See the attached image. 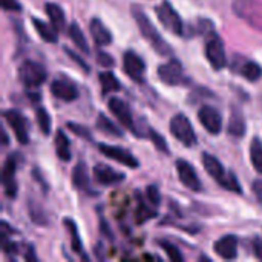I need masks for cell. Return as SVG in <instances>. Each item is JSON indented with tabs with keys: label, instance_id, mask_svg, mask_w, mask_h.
I'll return each instance as SVG.
<instances>
[{
	"label": "cell",
	"instance_id": "1",
	"mask_svg": "<svg viewBox=\"0 0 262 262\" xmlns=\"http://www.w3.org/2000/svg\"><path fill=\"white\" fill-rule=\"evenodd\" d=\"M132 15L143 34V37L150 43V46L160 54V55H170L172 54V48L167 45V41L158 34L157 28L152 25V21L147 18V15L143 12L141 8L138 6H132Z\"/></svg>",
	"mask_w": 262,
	"mask_h": 262
},
{
	"label": "cell",
	"instance_id": "2",
	"mask_svg": "<svg viewBox=\"0 0 262 262\" xmlns=\"http://www.w3.org/2000/svg\"><path fill=\"white\" fill-rule=\"evenodd\" d=\"M203 164H204V169L207 170V173L218 184H221L226 190H230V192H235V193L243 192L236 177L232 172H227L216 157H213L210 154H204L203 155Z\"/></svg>",
	"mask_w": 262,
	"mask_h": 262
},
{
	"label": "cell",
	"instance_id": "3",
	"mask_svg": "<svg viewBox=\"0 0 262 262\" xmlns=\"http://www.w3.org/2000/svg\"><path fill=\"white\" fill-rule=\"evenodd\" d=\"M233 12L255 29L262 31V3L258 0H233Z\"/></svg>",
	"mask_w": 262,
	"mask_h": 262
},
{
	"label": "cell",
	"instance_id": "4",
	"mask_svg": "<svg viewBox=\"0 0 262 262\" xmlns=\"http://www.w3.org/2000/svg\"><path fill=\"white\" fill-rule=\"evenodd\" d=\"M18 78L23 86L34 89V88L41 86L46 81L48 74H46V69L40 63L26 60L18 69Z\"/></svg>",
	"mask_w": 262,
	"mask_h": 262
},
{
	"label": "cell",
	"instance_id": "5",
	"mask_svg": "<svg viewBox=\"0 0 262 262\" xmlns=\"http://www.w3.org/2000/svg\"><path fill=\"white\" fill-rule=\"evenodd\" d=\"M206 57L210 61V64L213 66V69H216V71L226 68V64H227L224 43H223L221 37L213 31L209 32V37L206 41Z\"/></svg>",
	"mask_w": 262,
	"mask_h": 262
},
{
	"label": "cell",
	"instance_id": "6",
	"mask_svg": "<svg viewBox=\"0 0 262 262\" xmlns=\"http://www.w3.org/2000/svg\"><path fill=\"white\" fill-rule=\"evenodd\" d=\"M170 132L181 144H184L187 147L196 144V134H195L189 118L184 117L183 114H178L170 120Z\"/></svg>",
	"mask_w": 262,
	"mask_h": 262
},
{
	"label": "cell",
	"instance_id": "7",
	"mask_svg": "<svg viewBox=\"0 0 262 262\" xmlns=\"http://www.w3.org/2000/svg\"><path fill=\"white\" fill-rule=\"evenodd\" d=\"M155 12L163 23L164 28H167L170 32L177 35H184V25L180 17V14L173 9V6L169 2H163L160 6L155 8Z\"/></svg>",
	"mask_w": 262,
	"mask_h": 262
},
{
	"label": "cell",
	"instance_id": "8",
	"mask_svg": "<svg viewBox=\"0 0 262 262\" xmlns=\"http://www.w3.org/2000/svg\"><path fill=\"white\" fill-rule=\"evenodd\" d=\"M107 106H109V111L118 118V121H120L124 127L130 129L134 134H138V130H137V127H135V123H134L132 111H130L129 104H127L124 100L114 97V98L109 100V104H107Z\"/></svg>",
	"mask_w": 262,
	"mask_h": 262
},
{
	"label": "cell",
	"instance_id": "9",
	"mask_svg": "<svg viewBox=\"0 0 262 262\" xmlns=\"http://www.w3.org/2000/svg\"><path fill=\"white\" fill-rule=\"evenodd\" d=\"M158 77L163 83L170 84V86L183 84L184 83V72H183L181 63L178 60H170V61L161 64L158 68Z\"/></svg>",
	"mask_w": 262,
	"mask_h": 262
},
{
	"label": "cell",
	"instance_id": "10",
	"mask_svg": "<svg viewBox=\"0 0 262 262\" xmlns=\"http://www.w3.org/2000/svg\"><path fill=\"white\" fill-rule=\"evenodd\" d=\"M123 66H124V72L130 77V80L138 83L143 81L146 72V63L137 52L127 51L123 57Z\"/></svg>",
	"mask_w": 262,
	"mask_h": 262
},
{
	"label": "cell",
	"instance_id": "11",
	"mask_svg": "<svg viewBox=\"0 0 262 262\" xmlns=\"http://www.w3.org/2000/svg\"><path fill=\"white\" fill-rule=\"evenodd\" d=\"M198 118H200V123L204 126V129L209 134L216 135L221 132L223 118H221V114L218 112V109H215L213 106H203L198 111Z\"/></svg>",
	"mask_w": 262,
	"mask_h": 262
},
{
	"label": "cell",
	"instance_id": "12",
	"mask_svg": "<svg viewBox=\"0 0 262 262\" xmlns=\"http://www.w3.org/2000/svg\"><path fill=\"white\" fill-rule=\"evenodd\" d=\"M232 71H235L236 74L246 77V78L250 80V81H256V80H259L262 77L261 66H259L258 63H255V61L246 58V57H241V55H236V57L233 58Z\"/></svg>",
	"mask_w": 262,
	"mask_h": 262
},
{
	"label": "cell",
	"instance_id": "13",
	"mask_svg": "<svg viewBox=\"0 0 262 262\" xmlns=\"http://www.w3.org/2000/svg\"><path fill=\"white\" fill-rule=\"evenodd\" d=\"M100 152L114 160V161H118L120 164H124L130 169H137L138 167V160L126 149H121V147H117V146H109V144H100L98 146Z\"/></svg>",
	"mask_w": 262,
	"mask_h": 262
},
{
	"label": "cell",
	"instance_id": "14",
	"mask_svg": "<svg viewBox=\"0 0 262 262\" xmlns=\"http://www.w3.org/2000/svg\"><path fill=\"white\" fill-rule=\"evenodd\" d=\"M5 120L8 121V124L12 127L18 143L21 144H28L29 143V135H28V123L23 118V115L18 111H6L5 112Z\"/></svg>",
	"mask_w": 262,
	"mask_h": 262
},
{
	"label": "cell",
	"instance_id": "15",
	"mask_svg": "<svg viewBox=\"0 0 262 262\" xmlns=\"http://www.w3.org/2000/svg\"><path fill=\"white\" fill-rule=\"evenodd\" d=\"M15 169H17V161L15 157L11 155L2 169V183H3V189L6 196L14 198L17 195V183H15Z\"/></svg>",
	"mask_w": 262,
	"mask_h": 262
},
{
	"label": "cell",
	"instance_id": "16",
	"mask_svg": "<svg viewBox=\"0 0 262 262\" xmlns=\"http://www.w3.org/2000/svg\"><path fill=\"white\" fill-rule=\"evenodd\" d=\"M177 170H178V177L180 181L190 190L193 192H200L201 190V181L196 175V170L192 167L190 163L184 161V160H178L177 161Z\"/></svg>",
	"mask_w": 262,
	"mask_h": 262
},
{
	"label": "cell",
	"instance_id": "17",
	"mask_svg": "<svg viewBox=\"0 0 262 262\" xmlns=\"http://www.w3.org/2000/svg\"><path fill=\"white\" fill-rule=\"evenodd\" d=\"M51 92L54 97L63 100V101H74L78 97V91L77 86L68 80V78H57L51 83Z\"/></svg>",
	"mask_w": 262,
	"mask_h": 262
},
{
	"label": "cell",
	"instance_id": "18",
	"mask_svg": "<svg viewBox=\"0 0 262 262\" xmlns=\"http://www.w3.org/2000/svg\"><path fill=\"white\" fill-rule=\"evenodd\" d=\"M94 177L103 186H114V184L124 181V173H121L106 164H97L94 167Z\"/></svg>",
	"mask_w": 262,
	"mask_h": 262
},
{
	"label": "cell",
	"instance_id": "19",
	"mask_svg": "<svg viewBox=\"0 0 262 262\" xmlns=\"http://www.w3.org/2000/svg\"><path fill=\"white\" fill-rule=\"evenodd\" d=\"M215 253L224 259H235L238 253V238L235 235H226L215 243Z\"/></svg>",
	"mask_w": 262,
	"mask_h": 262
},
{
	"label": "cell",
	"instance_id": "20",
	"mask_svg": "<svg viewBox=\"0 0 262 262\" xmlns=\"http://www.w3.org/2000/svg\"><path fill=\"white\" fill-rule=\"evenodd\" d=\"M89 29H91V34H92L97 45L106 46V45L112 43V34L109 32V29L103 25V21L100 18H92Z\"/></svg>",
	"mask_w": 262,
	"mask_h": 262
},
{
	"label": "cell",
	"instance_id": "21",
	"mask_svg": "<svg viewBox=\"0 0 262 262\" xmlns=\"http://www.w3.org/2000/svg\"><path fill=\"white\" fill-rule=\"evenodd\" d=\"M72 183L74 186L81 190V192H86V193H92L91 190V183H89V175H88V169L84 166V163H78L72 172Z\"/></svg>",
	"mask_w": 262,
	"mask_h": 262
},
{
	"label": "cell",
	"instance_id": "22",
	"mask_svg": "<svg viewBox=\"0 0 262 262\" xmlns=\"http://www.w3.org/2000/svg\"><path fill=\"white\" fill-rule=\"evenodd\" d=\"M229 134L233 135L235 138H241L246 134V121H244L241 111H238V109L232 111V117H230V123H229Z\"/></svg>",
	"mask_w": 262,
	"mask_h": 262
},
{
	"label": "cell",
	"instance_id": "23",
	"mask_svg": "<svg viewBox=\"0 0 262 262\" xmlns=\"http://www.w3.org/2000/svg\"><path fill=\"white\" fill-rule=\"evenodd\" d=\"M45 9H46V14L49 17L52 26L57 31L64 29V12H63V9L57 3H46Z\"/></svg>",
	"mask_w": 262,
	"mask_h": 262
},
{
	"label": "cell",
	"instance_id": "24",
	"mask_svg": "<svg viewBox=\"0 0 262 262\" xmlns=\"http://www.w3.org/2000/svg\"><path fill=\"white\" fill-rule=\"evenodd\" d=\"M32 25H34V28L37 29L38 35H40L45 41H48V43H57L58 35H57V29H55L54 26L51 28L48 23H45V21H41V20H38V18H32Z\"/></svg>",
	"mask_w": 262,
	"mask_h": 262
},
{
	"label": "cell",
	"instance_id": "25",
	"mask_svg": "<svg viewBox=\"0 0 262 262\" xmlns=\"http://www.w3.org/2000/svg\"><path fill=\"white\" fill-rule=\"evenodd\" d=\"M55 150H57V155L60 160H63V161L71 160V144L63 130H58L55 134Z\"/></svg>",
	"mask_w": 262,
	"mask_h": 262
},
{
	"label": "cell",
	"instance_id": "26",
	"mask_svg": "<svg viewBox=\"0 0 262 262\" xmlns=\"http://www.w3.org/2000/svg\"><path fill=\"white\" fill-rule=\"evenodd\" d=\"M68 34H69L71 40L75 43V46H77L81 52H84V54L89 52V46H88V41H86V38H84V35H83V31L80 29V26H78L75 21L71 23V26H69V29H68Z\"/></svg>",
	"mask_w": 262,
	"mask_h": 262
},
{
	"label": "cell",
	"instance_id": "27",
	"mask_svg": "<svg viewBox=\"0 0 262 262\" xmlns=\"http://www.w3.org/2000/svg\"><path fill=\"white\" fill-rule=\"evenodd\" d=\"M97 127L106 134V135H112V137H121L123 135V130L120 127H117L104 114H100L98 118H97Z\"/></svg>",
	"mask_w": 262,
	"mask_h": 262
},
{
	"label": "cell",
	"instance_id": "28",
	"mask_svg": "<svg viewBox=\"0 0 262 262\" xmlns=\"http://www.w3.org/2000/svg\"><path fill=\"white\" fill-rule=\"evenodd\" d=\"M100 83H101L103 94H109V92H115V91L121 89V84H120L118 78L111 72L100 74Z\"/></svg>",
	"mask_w": 262,
	"mask_h": 262
},
{
	"label": "cell",
	"instance_id": "29",
	"mask_svg": "<svg viewBox=\"0 0 262 262\" xmlns=\"http://www.w3.org/2000/svg\"><path fill=\"white\" fill-rule=\"evenodd\" d=\"M250 160L255 170L262 175V143L259 138H253L250 144Z\"/></svg>",
	"mask_w": 262,
	"mask_h": 262
},
{
	"label": "cell",
	"instance_id": "30",
	"mask_svg": "<svg viewBox=\"0 0 262 262\" xmlns=\"http://www.w3.org/2000/svg\"><path fill=\"white\" fill-rule=\"evenodd\" d=\"M64 224H66V229L71 235V244H72V250L77 252V253H81L83 252V246H81V241H80V236H78V230H77V224L72 221V220H64Z\"/></svg>",
	"mask_w": 262,
	"mask_h": 262
},
{
	"label": "cell",
	"instance_id": "31",
	"mask_svg": "<svg viewBox=\"0 0 262 262\" xmlns=\"http://www.w3.org/2000/svg\"><path fill=\"white\" fill-rule=\"evenodd\" d=\"M37 123H38L40 130L45 135H49V132H51V117L46 112V109H43V107L37 109Z\"/></svg>",
	"mask_w": 262,
	"mask_h": 262
},
{
	"label": "cell",
	"instance_id": "32",
	"mask_svg": "<svg viewBox=\"0 0 262 262\" xmlns=\"http://www.w3.org/2000/svg\"><path fill=\"white\" fill-rule=\"evenodd\" d=\"M137 223L138 224H141V223H144V221H147V220H150V218H154L155 216V210H150L143 201H140V206H138V209H137Z\"/></svg>",
	"mask_w": 262,
	"mask_h": 262
},
{
	"label": "cell",
	"instance_id": "33",
	"mask_svg": "<svg viewBox=\"0 0 262 262\" xmlns=\"http://www.w3.org/2000/svg\"><path fill=\"white\" fill-rule=\"evenodd\" d=\"M160 246L163 247V250L166 252V255H167L172 261H177V262L183 261V255L180 253V250H178L173 244H170V243H167V241H161V243H160Z\"/></svg>",
	"mask_w": 262,
	"mask_h": 262
},
{
	"label": "cell",
	"instance_id": "34",
	"mask_svg": "<svg viewBox=\"0 0 262 262\" xmlns=\"http://www.w3.org/2000/svg\"><path fill=\"white\" fill-rule=\"evenodd\" d=\"M149 137H150L152 143L155 144V147H157L160 152H163V154H169V147H167V143L164 141L163 135H160L158 132H155V130H152V129H149Z\"/></svg>",
	"mask_w": 262,
	"mask_h": 262
},
{
	"label": "cell",
	"instance_id": "35",
	"mask_svg": "<svg viewBox=\"0 0 262 262\" xmlns=\"http://www.w3.org/2000/svg\"><path fill=\"white\" fill-rule=\"evenodd\" d=\"M146 200L154 207H158V204L161 201V195H160V192H158V189L155 186H149L147 187V190H146Z\"/></svg>",
	"mask_w": 262,
	"mask_h": 262
},
{
	"label": "cell",
	"instance_id": "36",
	"mask_svg": "<svg viewBox=\"0 0 262 262\" xmlns=\"http://www.w3.org/2000/svg\"><path fill=\"white\" fill-rule=\"evenodd\" d=\"M68 127L75 134V135H78V137H81V138H86V140H92V134L89 132V129H86L84 126H80V124H75V123H69L68 124Z\"/></svg>",
	"mask_w": 262,
	"mask_h": 262
},
{
	"label": "cell",
	"instance_id": "37",
	"mask_svg": "<svg viewBox=\"0 0 262 262\" xmlns=\"http://www.w3.org/2000/svg\"><path fill=\"white\" fill-rule=\"evenodd\" d=\"M29 213H31V218L34 223L37 224H46V218L43 215V212L40 210V207L37 206V209L34 207V203H29Z\"/></svg>",
	"mask_w": 262,
	"mask_h": 262
},
{
	"label": "cell",
	"instance_id": "38",
	"mask_svg": "<svg viewBox=\"0 0 262 262\" xmlns=\"http://www.w3.org/2000/svg\"><path fill=\"white\" fill-rule=\"evenodd\" d=\"M97 60H98V63H100L101 66H106V68H109V66H112V64H114V58H112L109 54L103 52V51H100V52H98Z\"/></svg>",
	"mask_w": 262,
	"mask_h": 262
},
{
	"label": "cell",
	"instance_id": "39",
	"mask_svg": "<svg viewBox=\"0 0 262 262\" xmlns=\"http://www.w3.org/2000/svg\"><path fill=\"white\" fill-rule=\"evenodd\" d=\"M2 6L6 11H20L21 5L17 0H2Z\"/></svg>",
	"mask_w": 262,
	"mask_h": 262
},
{
	"label": "cell",
	"instance_id": "40",
	"mask_svg": "<svg viewBox=\"0 0 262 262\" xmlns=\"http://www.w3.org/2000/svg\"><path fill=\"white\" fill-rule=\"evenodd\" d=\"M252 190H253V195L256 196L258 203L262 206V180H258V181H255V183H253Z\"/></svg>",
	"mask_w": 262,
	"mask_h": 262
},
{
	"label": "cell",
	"instance_id": "41",
	"mask_svg": "<svg viewBox=\"0 0 262 262\" xmlns=\"http://www.w3.org/2000/svg\"><path fill=\"white\" fill-rule=\"evenodd\" d=\"M64 51L68 52V55H69V57H71L72 60H75V61H77V63L80 64V68H81L83 71H86V72H89V68H88V64H86V63H84V61H83V60H81V58H80L78 55H75V54H74V52H72L71 49H68V48H66Z\"/></svg>",
	"mask_w": 262,
	"mask_h": 262
},
{
	"label": "cell",
	"instance_id": "42",
	"mask_svg": "<svg viewBox=\"0 0 262 262\" xmlns=\"http://www.w3.org/2000/svg\"><path fill=\"white\" fill-rule=\"evenodd\" d=\"M253 250H255V255L258 256V259L262 261V238H255V241H253Z\"/></svg>",
	"mask_w": 262,
	"mask_h": 262
}]
</instances>
